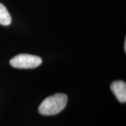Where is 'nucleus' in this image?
<instances>
[{"label": "nucleus", "instance_id": "39448f33", "mask_svg": "<svg viewBox=\"0 0 126 126\" xmlns=\"http://www.w3.org/2000/svg\"><path fill=\"white\" fill-rule=\"evenodd\" d=\"M124 50L126 51V39H125V42H124Z\"/></svg>", "mask_w": 126, "mask_h": 126}, {"label": "nucleus", "instance_id": "f257e3e1", "mask_svg": "<svg viewBox=\"0 0 126 126\" xmlns=\"http://www.w3.org/2000/svg\"><path fill=\"white\" fill-rule=\"evenodd\" d=\"M67 96L56 94L45 99L39 107V111L45 116H53L60 113L67 103Z\"/></svg>", "mask_w": 126, "mask_h": 126}, {"label": "nucleus", "instance_id": "7ed1b4c3", "mask_svg": "<svg viewBox=\"0 0 126 126\" xmlns=\"http://www.w3.org/2000/svg\"><path fill=\"white\" fill-rule=\"evenodd\" d=\"M111 90L119 102L125 103L126 102V84L123 81L113 82L110 85Z\"/></svg>", "mask_w": 126, "mask_h": 126}, {"label": "nucleus", "instance_id": "f03ea898", "mask_svg": "<svg viewBox=\"0 0 126 126\" xmlns=\"http://www.w3.org/2000/svg\"><path fill=\"white\" fill-rule=\"evenodd\" d=\"M40 57L28 54L17 55L10 60V65L16 68L30 69L37 67L42 64Z\"/></svg>", "mask_w": 126, "mask_h": 126}, {"label": "nucleus", "instance_id": "20e7f679", "mask_svg": "<svg viewBox=\"0 0 126 126\" xmlns=\"http://www.w3.org/2000/svg\"><path fill=\"white\" fill-rule=\"evenodd\" d=\"M11 23V17L7 9L4 5L0 3V24L8 26Z\"/></svg>", "mask_w": 126, "mask_h": 126}]
</instances>
